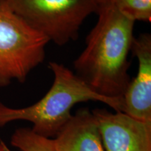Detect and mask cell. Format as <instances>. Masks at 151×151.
<instances>
[{
  "instance_id": "5",
  "label": "cell",
  "mask_w": 151,
  "mask_h": 151,
  "mask_svg": "<svg viewBox=\"0 0 151 151\" xmlns=\"http://www.w3.org/2000/svg\"><path fill=\"white\" fill-rule=\"evenodd\" d=\"M97 120L105 151H151V122L106 109L92 112Z\"/></svg>"
},
{
  "instance_id": "11",
  "label": "cell",
  "mask_w": 151,
  "mask_h": 151,
  "mask_svg": "<svg viewBox=\"0 0 151 151\" xmlns=\"http://www.w3.org/2000/svg\"><path fill=\"white\" fill-rule=\"evenodd\" d=\"M5 0H0V4H1V3H3L4 1Z\"/></svg>"
},
{
  "instance_id": "4",
  "label": "cell",
  "mask_w": 151,
  "mask_h": 151,
  "mask_svg": "<svg viewBox=\"0 0 151 151\" xmlns=\"http://www.w3.org/2000/svg\"><path fill=\"white\" fill-rule=\"evenodd\" d=\"M46 36L0 4V87L23 83L45 58Z\"/></svg>"
},
{
  "instance_id": "8",
  "label": "cell",
  "mask_w": 151,
  "mask_h": 151,
  "mask_svg": "<svg viewBox=\"0 0 151 151\" xmlns=\"http://www.w3.org/2000/svg\"><path fill=\"white\" fill-rule=\"evenodd\" d=\"M11 143L21 151H55L52 139L41 137L29 128L16 129Z\"/></svg>"
},
{
  "instance_id": "6",
  "label": "cell",
  "mask_w": 151,
  "mask_h": 151,
  "mask_svg": "<svg viewBox=\"0 0 151 151\" xmlns=\"http://www.w3.org/2000/svg\"><path fill=\"white\" fill-rule=\"evenodd\" d=\"M132 51L138 60V71L123 94L122 113L144 122H151V35L135 38Z\"/></svg>"
},
{
  "instance_id": "1",
  "label": "cell",
  "mask_w": 151,
  "mask_h": 151,
  "mask_svg": "<svg viewBox=\"0 0 151 151\" xmlns=\"http://www.w3.org/2000/svg\"><path fill=\"white\" fill-rule=\"evenodd\" d=\"M97 14L86 46L74 61L75 73L100 95L122 98L131 81L128 56L135 22L122 14L111 0H104Z\"/></svg>"
},
{
  "instance_id": "10",
  "label": "cell",
  "mask_w": 151,
  "mask_h": 151,
  "mask_svg": "<svg viewBox=\"0 0 151 151\" xmlns=\"http://www.w3.org/2000/svg\"><path fill=\"white\" fill-rule=\"evenodd\" d=\"M0 151H8V148L2 143H0Z\"/></svg>"
},
{
  "instance_id": "9",
  "label": "cell",
  "mask_w": 151,
  "mask_h": 151,
  "mask_svg": "<svg viewBox=\"0 0 151 151\" xmlns=\"http://www.w3.org/2000/svg\"><path fill=\"white\" fill-rule=\"evenodd\" d=\"M116 8L130 20L150 22L151 0H111Z\"/></svg>"
},
{
  "instance_id": "7",
  "label": "cell",
  "mask_w": 151,
  "mask_h": 151,
  "mask_svg": "<svg viewBox=\"0 0 151 151\" xmlns=\"http://www.w3.org/2000/svg\"><path fill=\"white\" fill-rule=\"evenodd\" d=\"M52 141L55 151H105L97 120L86 109L72 115Z\"/></svg>"
},
{
  "instance_id": "3",
  "label": "cell",
  "mask_w": 151,
  "mask_h": 151,
  "mask_svg": "<svg viewBox=\"0 0 151 151\" xmlns=\"http://www.w3.org/2000/svg\"><path fill=\"white\" fill-rule=\"evenodd\" d=\"M104 0H5L6 7L34 29L63 46L76 39L84 20Z\"/></svg>"
},
{
  "instance_id": "2",
  "label": "cell",
  "mask_w": 151,
  "mask_h": 151,
  "mask_svg": "<svg viewBox=\"0 0 151 151\" xmlns=\"http://www.w3.org/2000/svg\"><path fill=\"white\" fill-rule=\"evenodd\" d=\"M49 67L53 73V83L39 101L22 109L10 108L0 103V127L15 120H26L33 124L32 130L35 133L50 139L67 124L72 116L71 109L78 103L100 101L116 112L122 111V98L100 95L62 64L50 62Z\"/></svg>"
}]
</instances>
